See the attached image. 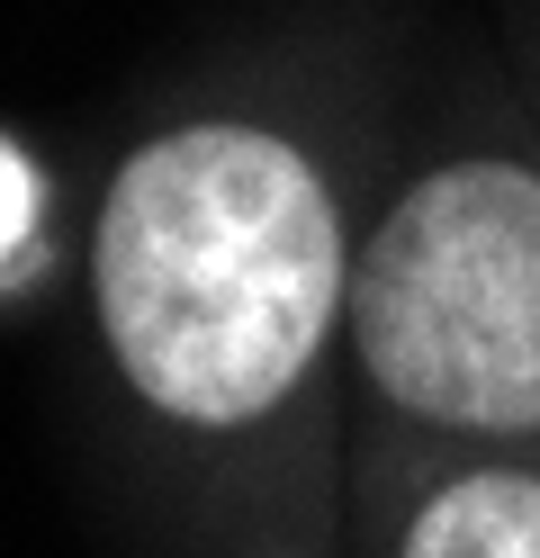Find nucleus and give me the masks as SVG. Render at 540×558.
<instances>
[{
	"instance_id": "4",
	"label": "nucleus",
	"mask_w": 540,
	"mask_h": 558,
	"mask_svg": "<svg viewBox=\"0 0 540 558\" xmlns=\"http://www.w3.org/2000/svg\"><path fill=\"white\" fill-rule=\"evenodd\" d=\"M27 234H36V171L19 145H0V270L27 253Z\"/></svg>"
},
{
	"instance_id": "2",
	"label": "nucleus",
	"mask_w": 540,
	"mask_h": 558,
	"mask_svg": "<svg viewBox=\"0 0 540 558\" xmlns=\"http://www.w3.org/2000/svg\"><path fill=\"white\" fill-rule=\"evenodd\" d=\"M370 378L468 433L540 424V181L451 162L396 207L351 279Z\"/></svg>"
},
{
	"instance_id": "3",
	"label": "nucleus",
	"mask_w": 540,
	"mask_h": 558,
	"mask_svg": "<svg viewBox=\"0 0 540 558\" xmlns=\"http://www.w3.org/2000/svg\"><path fill=\"white\" fill-rule=\"evenodd\" d=\"M406 558H540V477H468L432 496Z\"/></svg>"
},
{
	"instance_id": "1",
	"label": "nucleus",
	"mask_w": 540,
	"mask_h": 558,
	"mask_svg": "<svg viewBox=\"0 0 540 558\" xmlns=\"http://www.w3.org/2000/svg\"><path fill=\"white\" fill-rule=\"evenodd\" d=\"M334 298V198L279 135L180 126L118 171L99 217V316L163 414L243 424L288 397Z\"/></svg>"
}]
</instances>
